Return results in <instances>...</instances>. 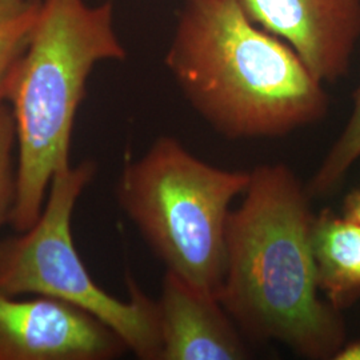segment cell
<instances>
[{
  "instance_id": "obj_8",
  "label": "cell",
  "mask_w": 360,
  "mask_h": 360,
  "mask_svg": "<svg viewBox=\"0 0 360 360\" xmlns=\"http://www.w3.org/2000/svg\"><path fill=\"white\" fill-rule=\"evenodd\" d=\"M159 360H242L250 358L235 322L217 294L166 270L156 300Z\"/></svg>"
},
{
  "instance_id": "obj_9",
  "label": "cell",
  "mask_w": 360,
  "mask_h": 360,
  "mask_svg": "<svg viewBox=\"0 0 360 360\" xmlns=\"http://www.w3.org/2000/svg\"><path fill=\"white\" fill-rule=\"evenodd\" d=\"M312 251L326 300L338 311L351 307L360 296V223L324 210L314 219Z\"/></svg>"
},
{
  "instance_id": "obj_4",
  "label": "cell",
  "mask_w": 360,
  "mask_h": 360,
  "mask_svg": "<svg viewBox=\"0 0 360 360\" xmlns=\"http://www.w3.org/2000/svg\"><path fill=\"white\" fill-rule=\"evenodd\" d=\"M250 180L251 171L214 167L162 136L126 163L116 199L168 271L219 296L230 206Z\"/></svg>"
},
{
  "instance_id": "obj_15",
  "label": "cell",
  "mask_w": 360,
  "mask_h": 360,
  "mask_svg": "<svg viewBox=\"0 0 360 360\" xmlns=\"http://www.w3.org/2000/svg\"><path fill=\"white\" fill-rule=\"evenodd\" d=\"M334 360H360V340L345 345L335 355Z\"/></svg>"
},
{
  "instance_id": "obj_6",
  "label": "cell",
  "mask_w": 360,
  "mask_h": 360,
  "mask_svg": "<svg viewBox=\"0 0 360 360\" xmlns=\"http://www.w3.org/2000/svg\"><path fill=\"white\" fill-rule=\"evenodd\" d=\"M126 349L108 326L74 304L0 291V360H110Z\"/></svg>"
},
{
  "instance_id": "obj_7",
  "label": "cell",
  "mask_w": 360,
  "mask_h": 360,
  "mask_svg": "<svg viewBox=\"0 0 360 360\" xmlns=\"http://www.w3.org/2000/svg\"><path fill=\"white\" fill-rule=\"evenodd\" d=\"M245 16L282 39L322 83L346 77L360 38V0H236Z\"/></svg>"
},
{
  "instance_id": "obj_11",
  "label": "cell",
  "mask_w": 360,
  "mask_h": 360,
  "mask_svg": "<svg viewBox=\"0 0 360 360\" xmlns=\"http://www.w3.org/2000/svg\"><path fill=\"white\" fill-rule=\"evenodd\" d=\"M39 1L13 20L0 26V105L6 103V92L13 67L26 51L38 16Z\"/></svg>"
},
{
  "instance_id": "obj_3",
  "label": "cell",
  "mask_w": 360,
  "mask_h": 360,
  "mask_svg": "<svg viewBox=\"0 0 360 360\" xmlns=\"http://www.w3.org/2000/svg\"><path fill=\"white\" fill-rule=\"evenodd\" d=\"M126 56L111 3L39 1L28 46L6 92L16 131V199L8 223L15 231L38 220L53 176L71 165L75 117L92 68Z\"/></svg>"
},
{
  "instance_id": "obj_10",
  "label": "cell",
  "mask_w": 360,
  "mask_h": 360,
  "mask_svg": "<svg viewBox=\"0 0 360 360\" xmlns=\"http://www.w3.org/2000/svg\"><path fill=\"white\" fill-rule=\"evenodd\" d=\"M360 158V87L354 96L352 114L348 123L336 139L334 146L323 159L314 178L307 186L311 198H324L340 186Z\"/></svg>"
},
{
  "instance_id": "obj_1",
  "label": "cell",
  "mask_w": 360,
  "mask_h": 360,
  "mask_svg": "<svg viewBox=\"0 0 360 360\" xmlns=\"http://www.w3.org/2000/svg\"><path fill=\"white\" fill-rule=\"evenodd\" d=\"M231 210L219 300L245 334L307 359L346 345L340 311L319 296L307 187L284 163L262 165Z\"/></svg>"
},
{
  "instance_id": "obj_5",
  "label": "cell",
  "mask_w": 360,
  "mask_h": 360,
  "mask_svg": "<svg viewBox=\"0 0 360 360\" xmlns=\"http://www.w3.org/2000/svg\"><path fill=\"white\" fill-rule=\"evenodd\" d=\"M96 175L91 159L60 169L51 181L38 220L0 240V291L55 297L87 311L108 326L139 359L159 360L156 300L127 276L129 299L119 300L91 278L72 238L77 200Z\"/></svg>"
},
{
  "instance_id": "obj_12",
  "label": "cell",
  "mask_w": 360,
  "mask_h": 360,
  "mask_svg": "<svg viewBox=\"0 0 360 360\" xmlns=\"http://www.w3.org/2000/svg\"><path fill=\"white\" fill-rule=\"evenodd\" d=\"M16 131L13 112L0 105V229L10 223L16 199Z\"/></svg>"
},
{
  "instance_id": "obj_13",
  "label": "cell",
  "mask_w": 360,
  "mask_h": 360,
  "mask_svg": "<svg viewBox=\"0 0 360 360\" xmlns=\"http://www.w3.org/2000/svg\"><path fill=\"white\" fill-rule=\"evenodd\" d=\"M37 0H0V26L27 11Z\"/></svg>"
},
{
  "instance_id": "obj_2",
  "label": "cell",
  "mask_w": 360,
  "mask_h": 360,
  "mask_svg": "<svg viewBox=\"0 0 360 360\" xmlns=\"http://www.w3.org/2000/svg\"><path fill=\"white\" fill-rule=\"evenodd\" d=\"M165 63L193 110L229 139L279 138L328 111L322 82L236 0H184Z\"/></svg>"
},
{
  "instance_id": "obj_14",
  "label": "cell",
  "mask_w": 360,
  "mask_h": 360,
  "mask_svg": "<svg viewBox=\"0 0 360 360\" xmlns=\"http://www.w3.org/2000/svg\"><path fill=\"white\" fill-rule=\"evenodd\" d=\"M347 218L360 223V188L352 191L345 200V212Z\"/></svg>"
}]
</instances>
